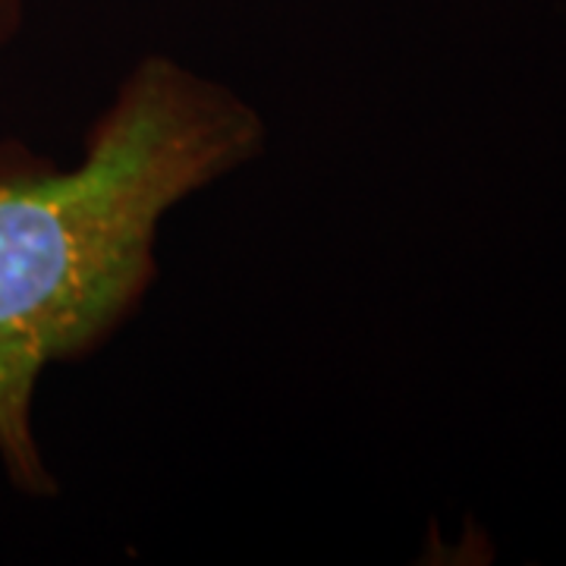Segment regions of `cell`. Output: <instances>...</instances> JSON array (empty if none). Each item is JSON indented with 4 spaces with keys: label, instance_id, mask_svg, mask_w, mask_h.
<instances>
[{
    "label": "cell",
    "instance_id": "cell-2",
    "mask_svg": "<svg viewBox=\"0 0 566 566\" xmlns=\"http://www.w3.org/2000/svg\"><path fill=\"white\" fill-rule=\"evenodd\" d=\"M25 25V0H0V54L17 41Z\"/></svg>",
    "mask_w": 566,
    "mask_h": 566
},
{
    "label": "cell",
    "instance_id": "cell-1",
    "mask_svg": "<svg viewBox=\"0 0 566 566\" xmlns=\"http://www.w3.org/2000/svg\"><path fill=\"white\" fill-rule=\"evenodd\" d=\"M264 142L255 104L170 54L129 66L76 164L0 142V469L20 494H57L35 428L44 371L98 353L139 312L167 214Z\"/></svg>",
    "mask_w": 566,
    "mask_h": 566
}]
</instances>
